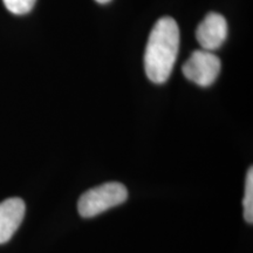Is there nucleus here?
Listing matches in <instances>:
<instances>
[{
    "instance_id": "2",
    "label": "nucleus",
    "mask_w": 253,
    "mask_h": 253,
    "mask_svg": "<svg viewBox=\"0 0 253 253\" xmlns=\"http://www.w3.org/2000/svg\"><path fill=\"white\" fill-rule=\"evenodd\" d=\"M126 199L128 190L125 185L118 182L104 183L81 196L78 202V210L84 218H93L123 204Z\"/></svg>"
},
{
    "instance_id": "7",
    "label": "nucleus",
    "mask_w": 253,
    "mask_h": 253,
    "mask_svg": "<svg viewBox=\"0 0 253 253\" xmlns=\"http://www.w3.org/2000/svg\"><path fill=\"white\" fill-rule=\"evenodd\" d=\"M2 1L11 13L23 15L32 11L37 0H2Z\"/></svg>"
},
{
    "instance_id": "8",
    "label": "nucleus",
    "mask_w": 253,
    "mask_h": 253,
    "mask_svg": "<svg viewBox=\"0 0 253 253\" xmlns=\"http://www.w3.org/2000/svg\"><path fill=\"white\" fill-rule=\"evenodd\" d=\"M97 2H100V4H107V2H109L110 0H96Z\"/></svg>"
},
{
    "instance_id": "6",
    "label": "nucleus",
    "mask_w": 253,
    "mask_h": 253,
    "mask_svg": "<svg viewBox=\"0 0 253 253\" xmlns=\"http://www.w3.org/2000/svg\"><path fill=\"white\" fill-rule=\"evenodd\" d=\"M244 217L248 223H253V170L250 168L246 176V184H245V196L244 201Z\"/></svg>"
},
{
    "instance_id": "5",
    "label": "nucleus",
    "mask_w": 253,
    "mask_h": 253,
    "mask_svg": "<svg viewBox=\"0 0 253 253\" xmlns=\"http://www.w3.org/2000/svg\"><path fill=\"white\" fill-rule=\"evenodd\" d=\"M26 207L23 199L12 197L0 203V244L13 237L23 223Z\"/></svg>"
},
{
    "instance_id": "1",
    "label": "nucleus",
    "mask_w": 253,
    "mask_h": 253,
    "mask_svg": "<svg viewBox=\"0 0 253 253\" xmlns=\"http://www.w3.org/2000/svg\"><path fill=\"white\" fill-rule=\"evenodd\" d=\"M179 49V28L171 17H162L150 32L144 52V71L154 84H164L175 66Z\"/></svg>"
},
{
    "instance_id": "3",
    "label": "nucleus",
    "mask_w": 253,
    "mask_h": 253,
    "mask_svg": "<svg viewBox=\"0 0 253 253\" xmlns=\"http://www.w3.org/2000/svg\"><path fill=\"white\" fill-rule=\"evenodd\" d=\"M219 58L209 50H195L182 67L184 77L201 87H209L220 73Z\"/></svg>"
},
{
    "instance_id": "4",
    "label": "nucleus",
    "mask_w": 253,
    "mask_h": 253,
    "mask_svg": "<svg viewBox=\"0 0 253 253\" xmlns=\"http://www.w3.org/2000/svg\"><path fill=\"white\" fill-rule=\"evenodd\" d=\"M227 37L226 19L216 12H210L198 25L196 38L202 49L212 52L220 48Z\"/></svg>"
}]
</instances>
